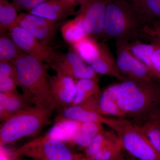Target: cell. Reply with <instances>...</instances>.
<instances>
[{
  "label": "cell",
  "instance_id": "6da1fadb",
  "mask_svg": "<svg viewBox=\"0 0 160 160\" xmlns=\"http://www.w3.org/2000/svg\"><path fill=\"white\" fill-rule=\"evenodd\" d=\"M119 106L125 118L138 123L160 112V81L120 82Z\"/></svg>",
  "mask_w": 160,
  "mask_h": 160
},
{
  "label": "cell",
  "instance_id": "7a4b0ae2",
  "mask_svg": "<svg viewBox=\"0 0 160 160\" xmlns=\"http://www.w3.org/2000/svg\"><path fill=\"white\" fill-rule=\"evenodd\" d=\"M18 86L33 106L56 109L49 75L43 62L23 52L14 61Z\"/></svg>",
  "mask_w": 160,
  "mask_h": 160
},
{
  "label": "cell",
  "instance_id": "3957f363",
  "mask_svg": "<svg viewBox=\"0 0 160 160\" xmlns=\"http://www.w3.org/2000/svg\"><path fill=\"white\" fill-rule=\"evenodd\" d=\"M145 27L126 0H108L100 38L104 42L141 39Z\"/></svg>",
  "mask_w": 160,
  "mask_h": 160
},
{
  "label": "cell",
  "instance_id": "277c9868",
  "mask_svg": "<svg viewBox=\"0 0 160 160\" xmlns=\"http://www.w3.org/2000/svg\"><path fill=\"white\" fill-rule=\"evenodd\" d=\"M54 110L32 106L7 119L0 127V146H6L22 138L36 136L50 124Z\"/></svg>",
  "mask_w": 160,
  "mask_h": 160
},
{
  "label": "cell",
  "instance_id": "5b68a950",
  "mask_svg": "<svg viewBox=\"0 0 160 160\" xmlns=\"http://www.w3.org/2000/svg\"><path fill=\"white\" fill-rule=\"evenodd\" d=\"M103 124L119 137L123 149L136 160H160V154L152 146L140 126L126 118L101 115Z\"/></svg>",
  "mask_w": 160,
  "mask_h": 160
},
{
  "label": "cell",
  "instance_id": "8992f818",
  "mask_svg": "<svg viewBox=\"0 0 160 160\" xmlns=\"http://www.w3.org/2000/svg\"><path fill=\"white\" fill-rule=\"evenodd\" d=\"M13 152L17 156L26 157L34 160H73L76 155L66 143L45 135L31 140Z\"/></svg>",
  "mask_w": 160,
  "mask_h": 160
},
{
  "label": "cell",
  "instance_id": "52a82bcc",
  "mask_svg": "<svg viewBox=\"0 0 160 160\" xmlns=\"http://www.w3.org/2000/svg\"><path fill=\"white\" fill-rule=\"evenodd\" d=\"M47 64L57 72L76 80L99 78V75L71 48L65 53L53 52Z\"/></svg>",
  "mask_w": 160,
  "mask_h": 160
},
{
  "label": "cell",
  "instance_id": "ba28073f",
  "mask_svg": "<svg viewBox=\"0 0 160 160\" xmlns=\"http://www.w3.org/2000/svg\"><path fill=\"white\" fill-rule=\"evenodd\" d=\"M116 62L121 74L128 79L138 81H152L157 79L146 66L132 53L129 42H116Z\"/></svg>",
  "mask_w": 160,
  "mask_h": 160
},
{
  "label": "cell",
  "instance_id": "9c48e42d",
  "mask_svg": "<svg viewBox=\"0 0 160 160\" xmlns=\"http://www.w3.org/2000/svg\"><path fill=\"white\" fill-rule=\"evenodd\" d=\"M108 0H82L77 14L82 16L88 35L98 40L102 32Z\"/></svg>",
  "mask_w": 160,
  "mask_h": 160
},
{
  "label": "cell",
  "instance_id": "30bf717a",
  "mask_svg": "<svg viewBox=\"0 0 160 160\" xmlns=\"http://www.w3.org/2000/svg\"><path fill=\"white\" fill-rule=\"evenodd\" d=\"M15 24L26 29L44 46H49L59 22L35 15L22 12L18 16Z\"/></svg>",
  "mask_w": 160,
  "mask_h": 160
},
{
  "label": "cell",
  "instance_id": "8fae6325",
  "mask_svg": "<svg viewBox=\"0 0 160 160\" xmlns=\"http://www.w3.org/2000/svg\"><path fill=\"white\" fill-rule=\"evenodd\" d=\"M9 33L23 52L43 62H49L53 52L49 46H44L26 29L16 24L9 29Z\"/></svg>",
  "mask_w": 160,
  "mask_h": 160
},
{
  "label": "cell",
  "instance_id": "7c38bea8",
  "mask_svg": "<svg viewBox=\"0 0 160 160\" xmlns=\"http://www.w3.org/2000/svg\"><path fill=\"white\" fill-rule=\"evenodd\" d=\"M122 149L118 135L104 129L85 149V154L93 160H110Z\"/></svg>",
  "mask_w": 160,
  "mask_h": 160
},
{
  "label": "cell",
  "instance_id": "4fadbf2b",
  "mask_svg": "<svg viewBox=\"0 0 160 160\" xmlns=\"http://www.w3.org/2000/svg\"><path fill=\"white\" fill-rule=\"evenodd\" d=\"M49 80L52 95L57 108L63 109L71 106L75 96L77 80L60 72L49 75Z\"/></svg>",
  "mask_w": 160,
  "mask_h": 160
},
{
  "label": "cell",
  "instance_id": "5bb4252c",
  "mask_svg": "<svg viewBox=\"0 0 160 160\" xmlns=\"http://www.w3.org/2000/svg\"><path fill=\"white\" fill-rule=\"evenodd\" d=\"M76 5L65 0H47L30 9L29 13L59 22L76 14Z\"/></svg>",
  "mask_w": 160,
  "mask_h": 160
},
{
  "label": "cell",
  "instance_id": "9a60e30c",
  "mask_svg": "<svg viewBox=\"0 0 160 160\" xmlns=\"http://www.w3.org/2000/svg\"><path fill=\"white\" fill-rule=\"evenodd\" d=\"M99 94L80 105L69 106L62 109V112L60 116L81 123H102L101 115L99 113L98 109V101Z\"/></svg>",
  "mask_w": 160,
  "mask_h": 160
},
{
  "label": "cell",
  "instance_id": "2e32d148",
  "mask_svg": "<svg viewBox=\"0 0 160 160\" xmlns=\"http://www.w3.org/2000/svg\"><path fill=\"white\" fill-rule=\"evenodd\" d=\"M89 66L98 74L114 77L120 82L126 79L120 72L116 59H115L108 45L104 42H100L99 54Z\"/></svg>",
  "mask_w": 160,
  "mask_h": 160
},
{
  "label": "cell",
  "instance_id": "e0dca14e",
  "mask_svg": "<svg viewBox=\"0 0 160 160\" xmlns=\"http://www.w3.org/2000/svg\"><path fill=\"white\" fill-rule=\"evenodd\" d=\"M145 27L160 22V0H126Z\"/></svg>",
  "mask_w": 160,
  "mask_h": 160
},
{
  "label": "cell",
  "instance_id": "ac0fdd59",
  "mask_svg": "<svg viewBox=\"0 0 160 160\" xmlns=\"http://www.w3.org/2000/svg\"><path fill=\"white\" fill-rule=\"evenodd\" d=\"M119 83H115L107 86L101 92L98 98L99 113L105 116L125 118L124 112L119 106L118 92Z\"/></svg>",
  "mask_w": 160,
  "mask_h": 160
},
{
  "label": "cell",
  "instance_id": "d6986e66",
  "mask_svg": "<svg viewBox=\"0 0 160 160\" xmlns=\"http://www.w3.org/2000/svg\"><path fill=\"white\" fill-rule=\"evenodd\" d=\"M33 105L17 91L0 92V121L3 122L13 115Z\"/></svg>",
  "mask_w": 160,
  "mask_h": 160
},
{
  "label": "cell",
  "instance_id": "ffe728a7",
  "mask_svg": "<svg viewBox=\"0 0 160 160\" xmlns=\"http://www.w3.org/2000/svg\"><path fill=\"white\" fill-rule=\"evenodd\" d=\"M82 124L60 116L54 125L44 135L52 139L71 143Z\"/></svg>",
  "mask_w": 160,
  "mask_h": 160
},
{
  "label": "cell",
  "instance_id": "44dd1931",
  "mask_svg": "<svg viewBox=\"0 0 160 160\" xmlns=\"http://www.w3.org/2000/svg\"><path fill=\"white\" fill-rule=\"evenodd\" d=\"M103 125L102 123L99 122L82 123L71 144L86 149L92 140L104 131Z\"/></svg>",
  "mask_w": 160,
  "mask_h": 160
},
{
  "label": "cell",
  "instance_id": "7402d4cb",
  "mask_svg": "<svg viewBox=\"0 0 160 160\" xmlns=\"http://www.w3.org/2000/svg\"><path fill=\"white\" fill-rule=\"evenodd\" d=\"M71 49L90 65L97 58L100 52V42L96 39L87 36L71 46Z\"/></svg>",
  "mask_w": 160,
  "mask_h": 160
},
{
  "label": "cell",
  "instance_id": "603a6c76",
  "mask_svg": "<svg viewBox=\"0 0 160 160\" xmlns=\"http://www.w3.org/2000/svg\"><path fill=\"white\" fill-rule=\"evenodd\" d=\"M61 30L63 39L70 46L88 36L82 18L78 14L73 19L63 24Z\"/></svg>",
  "mask_w": 160,
  "mask_h": 160
},
{
  "label": "cell",
  "instance_id": "cb8c5ba5",
  "mask_svg": "<svg viewBox=\"0 0 160 160\" xmlns=\"http://www.w3.org/2000/svg\"><path fill=\"white\" fill-rule=\"evenodd\" d=\"M99 79V78L77 80L75 96L71 106L80 105L99 94L101 91Z\"/></svg>",
  "mask_w": 160,
  "mask_h": 160
},
{
  "label": "cell",
  "instance_id": "d4e9b609",
  "mask_svg": "<svg viewBox=\"0 0 160 160\" xmlns=\"http://www.w3.org/2000/svg\"><path fill=\"white\" fill-rule=\"evenodd\" d=\"M138 124L152 146L160 154V112Z\"/></svg>",
  "mask_w": 160,
  "mask_h": 160
},
{
  "label": "cell",
  "instance_id": "484cf974",
  "mask_svg": "<svg viewBox=\"0 0 160 160\" xmlns=\"http://www.w3.org/2000/svg\"><path fill=\"white\" fill-rule=\"evenodd\" d=\"M19 11L9 0H0V33H6L15 24Z\"/></svg>",
  "mask_w": 160,
  "mask_h": 160
},
{
  "label": "cell",
  "instance_id": "4316f807",
  "mask_svg": "<svg viewBox=\"0 0 160 160\" xmlns=\"http://www.w3.org/2000/svg\"><path fill=\"white\" fill-rule=\"evenodd\" d=\"M129 47L132 53L152 73V58L154 49L153 43L151 42L150 44H146L137 39L129 42Z\"/></svg>",
  "mask_w": 160,
  "mask_h": 160
},
{
  "label": "cell",
  "instance_id": "83f0119b",
  "mask_svg": "<svg viewBox=\"0 0 160 160\" xmlns=\"http://www.w3.org/2000/svg\"><path fill=\"white\" fill-rule=\"evenodd\" d=\"M23 52L9 33L1 34L0 62H14Z\"/></svg>",
  "mask_w": 160,
  "mask_h": 160
},
{
  "label": "cell",
  "instance_id": "f1b7e54d",
  "mask_svg": "<svg viewBox=\"0 0 160 160\" xmlns=\"http://www.w3.org/2000/svg\"><path fill=\"white\" fill-rule=\"evenodd\" d=\"M154 45V49L152 58V72L155 77L160 81V39H151Z\"/></svg>",
  "mask_w": 160,
  "mask_h": 160
},
{
  "label": "cell",
  "instance_id": "f546056e",
  "mask_svg": "<svg viewBox=\"0 0 160 160\" xmlns=\"http://www.w3.org/2000/svg\"><path fill=\"white\" fill-rule=\"evenodd\" d=\"M18 86L16 78L6 77L0 78V92L10 93L16 91Z\"/></svg>",
  "mask_w": 160,
  "mask_h": 160
},
{
  "label": "cell",
  "instance_id": "4dcf8cb0",
  "mask_svg": "<svg viewBox=\"0 0 160 160\" xmlns=\"http://www.w3.org/2000/svg\"><path fill=\"white\" fill-rule=\"evenodd\" d=\"M16 69L14 62H0V78H16Z\"/></svg>",
  "mask_w": 160,
  "mask_h": 160
},
{
  "label": "cell",
  "instance_id": "1f68e13d",
  "mask_svg": "<svg viewBox=\"0 0 160 160\" xmlns=\"http://www.w3.org/2000/svg\"><path fill=\"white\" fill-rule=\"evenodd\" d=\"M142 38L160 39V22L150 27H145L142 32Z\"/></svg>",
  "mask_w": 160,
  "mask_h": 160
},
{
  "label": "cell",
  "instance_id": "d6a6232c",
  "mask_svg": "<svg viewBox=\"0 0 160 160\" xmlns=\"http://www.w3.org/2000/svg\"><path fill=\"white\" fill-rule=\"evenodd\" d=\"M12 2L18 7L19 10H27L34 8L41 3L47 0H12Z\"/></svg>",
  "mask_w": 160,
  "mask_h": 160
},
{
  "label": "cell",
  "instance_id": "836d02e7",
  "mask_svg": "<svg viewBox=\"0 0 160 160\" xmlns=\"http://www.w3.org/2000/svg\"><path fill=\"white\" fill-rule=\"evenodd\" d=\"M5 146H0V160H24Z\"/></svg>",
  "mask_w": 160,
  "mask_h": 160
},
{
  "label": "cell",
  "instance_id": "e575fe53",
  "mask_svg": "<svg viewBox=\"0 0 160 160\" xmlns=\"http://www.w3.org/2000/svg\"><path fill=\"white\" fill-rule=\"evenodd\" d=\"M110 160H134V159L131 158L130 156L123 149Z\"/></svg>",
  "mask_w": 160,
  "mask_h": 160
},
{
  "label": "cell",
  "instance_id": "d590c367",
  "mask_svg": "<svg viewBox=\"0 0 160 160\" xmlns=\"http://www.w3.org/2000/svg\"><path fill=\"white\" fill-rule=\"evenodd\" d=\"M73 160H93L88 157L86 154H76Z\"/></svg>",
  "mask_w": 160,
  "mask_h": 160
},
{
  "label": "cell",
  "instance_id": "8d00e7d4",
  "mask_svg": "<svg viewBox=\"0 0 160 160\" xmlns=\"http://www.w3.org/2000/svg\"><path fill=\"white\" fill-rule=\"evenodd\" d=\"M65 1L69 3H71L72 4H73V5L78 6V5L81 2L82 0H65Z\"/></svg>",
  "mask_w": 160,
  "mask_h": 160
},
{
  "label": "cell",
  "instance_id": "74e56055",
  "mask_svg": "<svg viewBox=\"0 0 160 160\" xmlns=\"http://www.w3.org/2000/svg\"><path fill=\"white\" fill-rule=\"evenodd\" d=\"M134 160H136L134 159Z\"/></svg>",
  "mask_w": 160,
  "mask_h": 160
}]
</instances>
